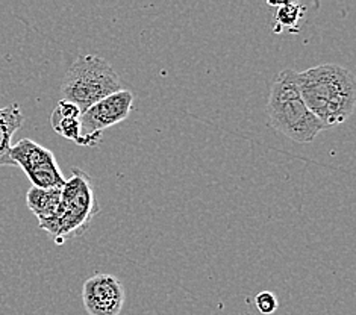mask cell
Instances as JSON below:
<instances>
[{"label":"cell","instance_id":"8992f818","mask_svg":"<svg viewBox=\"0 0 356 315\" xmlns=\"http://www.w3.org/2000/svg\"><path fill=\"white\" fill-rule=\"evenodd\" d=\"M11 159L29 177L32 186L43 190L63 188L65 176L58 165L52 150L29 138H23L11 147Z\"/></svg>","mask_w":356,"mask_h":315},{"label":"cell","instance_id":"5b68a950","mask_svg":"<svg viewBox=\"0 0 356 315\" xmlns=\"http://www.w3.org/2000/svg\"><path fill=\"white\" fill-rule=\"evenodd\" d=\"M132 109L134 95L129 90L123 88L83 111L81 115L79 146L96 147L102 141V132L124 122Z\"/></svg>","mask_w":356,"mask_h":315},{"label":"cell","instance_id":"7a4b0ae2","mask_svg":"<svg viewBox=\"0 0 356 315\" xmlns=\"http://www.w3.org/2000/svg\"><path fill=\"white\" fill-rule=\"evenodd\" d=\"M270 124L296 143H312L329 127L314 115L300 96L298 72L285 69L271 83L268 97Z\"/></svg>","mask_w":356,"mask_h":315},{"label":"cell","instance_id":"ba28073f","mask_svg":"<svg viewBox=\"0 0 356 315\" xmlns=\"http://www.w3.org/2000/svg\"><path fill=\"white\" fill-rule=\"evenodd\" d=\"M23 122L24 115L19 104L0 108V167H15L11 159L13 137Z\"/></svg>","mask_w":356,"mask_h":315},{"label":"cell","instance_id":"6da1fadb","mask_svg":"<svg viewBox=\"0 0 356 315\" xmlns=\"http://www.w3.org/2000/svg\"><path fill=\"white\" fill-rule=\"evenodd\" d=\"M300 96L311 113L327 127L349 120L356 106V83L350 70L321 64L298 72Z\"/></svg>","mask_w":356,"mask_h":315},{"label":"cell","instance_id":"30bf717a","mask_svg":"<svg viewBox=\"0 0 356 315\" xmlns=\"http://www.w3.org/2000/svg\"><path fill=\"white\" fill-rule=\"evenodd\" d=\"M28 208L33 212L38 221L52 217L61 203V188L43 190L37 186H31L26 195Z\"/></svg>","mask_w":356,"mask_h":315},{"label":"cell","instance_id":"277c9868","mask_svg":"<svg viewBox=\"0 0 356 315\" xmlns=\"http://www.w3.org/2000/svg\"><path fill=\"white\" fill-rule=\"evenodd\" d=\"M123 90L122 81L105 58L97 55H82L72 63L67 70L61 96L72 102L81 113L114 92Z\"/></svg>","mask_w":356,"mask_h":315},{"label":"cell","instance_id":"9c48e42d","mask_svg":"<svg viewBox=\"0 0 356 315\" xmlns=\"http://www.w3.org/2000/svg\"><path fill=\"white\" fill-rule=\"evenodd\" d=\"M81 115L82 113L78 106L61 99L50 115V124L58 135L78 144L81 135Z\"/></svg>","mask_w":356,"mask_h":315},{"label":"cell","instance_id":"52a82bcc","mask_svg":"<svg viewBox=\"0 0 356 315\" xmlns=\"http://www.w3.org/2000/svg\"><path fill=\"white\" fill-rule=\"evenodd\" d=\"M124 300V288L113 275H95L83 282L82 302L90 315H120Z\"/></svg>","mask_w":356,"mask_h":315},{"label":"cell","instance_id":"8fae6325","mask_svg":"<svg viewBox=\"0 0 356 315\" xmlns=\"http://www.w3.org/2000/svg\"><path fill=\"white\" fill-rule=\"evenodd\" d=\"M270 6L276 8L273 32L281 33L284 29H288L291 33L299 32V22L303 17V8L296 2H281L273 3L268 2Z\"/></svg>","mask_w":356,"mask_h":315},{"label":"cell","instance_id":"3957f363","mask_svg":"<svg viewBox=\"0 0 356 315\" xmlns=\"http://www.w3.org/2000/svg\"><path fill=\"white\" fill-rule=\"evenodd\" d=\"M99 211L91 177L81 168L73 167L72 177L61 188L58 211L50 218L40 221V227L52 236L56 245H63L72 238L86 234Z\"/></svg>","mask_w":356,"mask_h":315},{"label":"cell","instance_id":"7c38bea8","mask_svg":"<svg viewBox=\"0 0 356 315\" xmlns=\"http://www.w3.org/2000/svg\"><path fill=\"white\" fill-rule=\"evenodd\" d=\"M255 306L261 314L271 315L273 312H276L279 302H277L276 296L273 293L261 291L259 294L255 296Z\"/></svg>","mask_w":356,"mask_h":315}]
</instances>
